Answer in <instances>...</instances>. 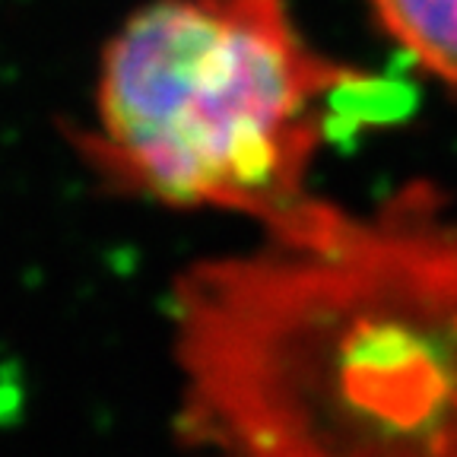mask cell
<instances>
[{
	"label": "cell",
	"instance_id": "1",
	"mask_svg": "<svg viewBox=\"0 0 457 457\" xmlns=\"http://www.w3.org/2000/svg\"><path fill=\"white\" fill-rule=\"evenodd\" d=\"M175 438L248 457H457V204L318 197L171 283Z\"/></svg>",
	"mask_w": 457,
	"mask_h": 457
},
{
	"label": "cell",
	"instance_id": "2",
	"mask_svg": "<svg viewBox=\"0 0 457 457\" xmlns=\"http://www.w3.org/2000/svg\"><path fill=\"white\" fill-rule=\"evenodd\" d=\"M369 83L289 0H150L102 45L77 153L118 194L267 232L321 197L314 162Z\"/></svg>",
	"mask_w": 457,
	"mask_h": 457
},
{
	"label": "cell",
	"instance_id": "3",
	"mask_svg": "<svg viewBox=\"0 0 457 457\" xmlns=\"http://www.w3.org/2000/svg\"><path fill=\"white\" fill-rule=\"evenodd\" d=\"M369 7L422 73L457 89V0H369Z\"/></svg>",
	"mask_w": 457,
	"mask_h": 457
}]
</instances>
